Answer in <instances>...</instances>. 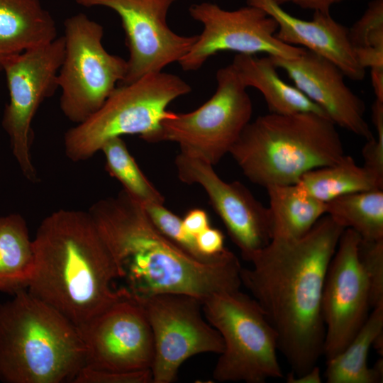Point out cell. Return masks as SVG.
<instances>
[{"label":"cell","instance_id":"obj_24","mask_svg":"<svg viewBox=\"0 0 383 383\" xmlns=\"http://www.w3.org/2000/svg\"><path fill=\"white\" fill-rule=\"evenodd\" d=\"M296 184L310 196L327 203L346 194L383 189V177L357 165L353 157L345 155L333 165L305 173Z\"/></svg>","mask_w":383,"mask_h":383},{"label":"cell","instance_id":"obj_6","mask_svg":"<svg viewBox=\"0 0 383 383\" xmlns=\"http://www.w3.org/2000/svg\"><path fill=\"white\" fill-rule=\"evenodd\" d=\"M191 91L190 85L178 75L163 71L118 85L97 111L66 131L65 155L79 162L94 156L113 138L138 135L145 140L172 115L167 106Z\"/></svg>","mask_w":383,"mask_h":383},{"label":"cell","instance_id":"obj_28","mask_svg":"<svg viewBox=\"0 0 383 383\" xmlns=\"http://www.w3.org/2000/svg\"><path fill=\"white\" fill-rule=\"evenodd\" d=\"M348 35L353 50L383 49V0L370 1Z\"/></svg>","mask_w":383,"mask_h":383},{"label":"cell","instance_id":"obj_19","mask_svg":"<svg viewBox=\"0 0 383 383\" xmlns=\"http://www.w3.org/2000/svg\"><path fill=\"white\" fill-rule=\"evenodd\" d=\"M57 38L55 21L40 0H0V72L8 58Z\"/></svg>","mask_w":383,"mask_h":383},{"label":"cell","instance_id":"obj_35","mask_svg":"<svg viewBox=\"0 0 383 383\" xmlns=\"http://www.w3.org/2000/svg\"><path fill=\"white\" fill-rule=\"evenodd\" d=\"M321 370L317 365L299 376L290 372L287 377L289 383H321Z\"/></svg>","mask_w":383,"mask_h":383},{"label":"cell","instance_id":"obj_7","mask_svg":"<svg viewBox=\"0 0 383 383\" xmlns=\"http://www.w3.org/2000/svg\"><path fill=\"white\" fill-rule=\"evenodd\" d=\"M202 303L206 319L224 345L213 368V379L264 383L283 377L277 333L252 296L238 289L215 294Z\"/></svg>","mask_w":383,"mask_h":383},{"label":"cell","instance_id":"obj_22","mask_svg":"<svg viewBox=\"0 0 383 383\" xmlns=\"http://www.w3.org/2000/svg\"><path fill=\"white\" fill-rule=\"evenodd\" d=\"M265 189L270 199L272 239L301 237L326 215V203L310 196L296 184Z\"/></svg>","mask_w":383,"mask_h":383},{"label":"cell","instance_id":"obj_32","mask_svg":"<svg viewBox=\"0 0 383 383\" xmlns=\"http://www.w3.org/2000/svg\"><path fill=\"white\" fill-rule=\"evenodd\" d=\"M199 251L208 257H215L223 252L224 235L218 228L209 227L196 236Z\"/></svg>","mask_w":383,"mask_h":383},{"label":"cell","instance_id":"obj_13","mask_svg":"<svg viewBox=\"0 0 383 383\" xmlns=\"http://www.w3.org/2000/svg\"><path fill=\"white\" fill-rule=\"evenodd\" d=\"M118 299L77 327L85 348V365L109 372L150 370L154 345L142 306L123 287Z\"/></svg>","mask_w":383,"mask_h":383},{"label":"cell","instance_id":"obj_8","mask_svg":"<svg viewBox=\"0 0 383 383\" xmlns=\"http://www.w3.org/2000/svg\"><path fill=\"white\" fill-rule=\"evenodd\" d=\"M216 77V90L206 102L189 113L172 112L145 141L173 142L180 152L217 165L250 122L252 104L231 64L219 69Z\"/></svg>","mask_w":383,"mask_h":383},{"label":"cell","instance_id":"obj_23","mask_svg":"<svg viewBox=\"0 0 383 383\" xmlns=\"http://www.w3.org/2000/svg\"><path fill=\"white\" fill-rule=\"evenodd\" d=\"M34 272L33 240L24 218L0 216V292L14 294L28 289Z\"/></svg>","mask_w":383,"mask_h":383},{"label":"cell","instance_id":"obj_14","mask_svg":"<svg viewBox=\"0 0 383 383\" xmlns=\"http://www.w3.org/2000/svg\"><path fill=\"white\" fill-rule=\"evenodd\" d=\"M177 0H75L82 6H102L120 17L128 49L127 72L118 85L162 72L187 53L198 35H181L171 30L167 16Z\"/></svg>","mask_w":383,"mask_h":383},{"label":"cell","instance_id":"obj_17","mask_svg":"<svg viewBox=\"0 0 383 383\" xmlns=\"http://www.w3.org/2000/svg\"><path fill=\"white\" fill-rule=\"evenodd\" d=\"M271 58L336 126L367 141L373 138L364 101L345 84V76L335 64L306 49L295 58Z\"/></svg>","mask_w":383,"mask_h":383},{"label":"cell","instance_id":"obj_18","mask_svg":"<svg viewBox=\"0 0 383 383\" xmlns=\"http://www.w3.org/2000/svg\"><path fill=\"white\" fill-rule=\"evenodd\" d=\"M270 16L277 24L276 38L300 47L335 64L350 79L362 80L366 70L358 63L348 35V28L335 20L330 12H313L310 20L294 16L274 0H246Z\"/></svg>","mask_w":383,"mask_h":383},{"label":"cell","instance_id":"obj_2","mask_svg":"<svg viewBox=\"0 0 383 383\" xmlns=\"http://www.w3.org/2000/svg\"><path fill=\"white\" fill-rule=\"evenodd\" d=\"M116 262L123 288L134 299L183 293L203 302L240 289L242 265L229 250L219 260L202 262L165 237L143 205L125 190L88 211Z\"/></svg>","mask_w":383,"mask_h":383},{"label":"cell","instance_id":"obj_10","mask_svg":"<svg viewBox=\"0 0 383 383\" xmlns=\"http://www.w3.org/2000/svg\"><path fill=\"white\" fill-rule=\"evenodd\" d=\"M64 52V38L60 36L12 56L1 65L9 92L2 126L22 174L31 182L38 180L30 150L32 122L40 104L59 88L57 75Z\"/></svg>","mask_w":383,"mask_h":383},{"label":"cell","instance_id":"obj_9","mask_svg":"<svg viewBox=\"0 0 383 383\" xmlns=\"http://www.w3.org/2000/svg\"><path fill=\"white\" fill-rule=\"evenodd\" d=\"M103 35V26L85 13L64 21L65 52L57 75L60 107L76 124L100 109L127 72V60L106 50Z\"/></svg>","mask_w":383,"mask_h":383},{"label":"cell","instance_id":"obj_36","mask_svg":"<svg viewBox=\"0 0 383 383\" xmlns=\"http://www.w3.org/2000/svg\"><path fill=\"white\" fill-rule=\"evenodd\" d=\"M370 76L375 99L383 101V68L371 69Z\"/></svg>","mask_w":383,"mask_h":383},{"label":"cell","instance_id":"obj_31","mask_svg":"<svg viewBox=\"0 0 383 383\" xmlns=\"http://www.w3.org/2000/svg\"><path fill=\"white\" fill-rule=\"evenodd\" d=\"M73 383H151L150 370L132 372H116L84 366Z\"/></svg>","mask_w":383,"mask_h":383},{"label":"cell","instance_id":"obj_34","mask_svg":"<svg viewBox=\"0 0 383 383\" xmlns=\"http://www.w3.org/2000/svg\"><path fill=\"white\" fill-rule=\"evenodd\" d=\"M279 5L292 4L302 9L321 12H330L331 9L338 4L354 0H274Z\"/></svg>","mask_w":383,"mask_h":383},{"label":"cell","instance_id":"obj_16","mask_svg":"<svg viewBox=\"0 0 383 383\" xmlns=\"http://www.w3.org/2000/svg\"><path fill=\"white\" fill-rule=\"evenodd\" d=\"M174 164L181 182L204 189L245 260L271 241L269 209L244 184L223 181L212 165L192 155L179 152Z\"/></svg>","mask_w":383,"mask_h":383},{"label":"cell","instance_id":"obj_4","mask_svg":"<svg viewBox=\"0 0 383 383\" xmlns=\"http://www.w3.org/2000/svg\"><path fill=\"white\" fill-rule=\"evenodd\" d=\"M0 304V381L72 382L85 365L77 326L27 289Z\"/></svg>","mask_w":383,"mask_h":383},{"label":"cell","instance_id":"obj_25","mask_svg":"<svg viewBox=\"0 0 383 383\" xmlns=\"http://www.w3.org/2000/svg\"><path fill=\"white\" fill-rule=\"evenodd\" d=\"M326 215L364 240L383 239V189L346 194L326 203Z\"/></svg>","mask_w":383,"mask_h":383},{"label":"cell","instance_id":"obj_1","mask_svg":"<svg viewBox=\"0 0 383 383\" xmlns=\"http://www.w3.org/2000/svg\"><path fill=\"white\" fill-rule=\"evenodd\" d=\"M345 228L322 216L305 235L272 238L240 270L277 335L278 350L295 376L316 365L323 353L322 295L331 260Z\"/></svg>","mask_w":383,"mask_h":383},{"label":"cell","instance_id":"obj_3","mask_svg":"<svg viewBox=\"0 0 383 383\" xmlns=\"http://www.w3.org/2000/svg\"><path fill=\"white\" fill-rule=\"evenodd\" d=\"M32 240L34 272L27 290L77 327L121 296L116 262L88 211L52 212Z\"/></svg>","mask_w":383,"mask_h":383},{"label":"cell","instance_id":"obj_33","mask_svg":"<svg viewBox=\"0 0 383 383\" xmlns=\"http://www.w3.org/2000/svg\"><path fill=\"white\" fill-rule=\"evenodd\" d=\"M182 223L186 231L194 236L211 226L207 213L201 209L189 210L184 218Z\"/></svg>","mask_w":383,"mask_h":383},{"label":"cell","instance_id":"obj_15","mask_svg":"<svg viewBox=\"0 0 383 383\" xmlns=\"http://www.w3.org/2000/svg\"><path fill=\"white\" fill-rule=\"evenodd\" d=\"M360 235L345 228L328 266L322 295L323 353H340L362 326L372 309L369 286L358 257Z\"/></svg>","mask_w":383,"mask_h":383},{"label":"cell","instance_id":"obj_11","mask_svg":"<svg viewBox=\"0 0 383 383\" xmlns=\"http://www.w3.org/2000/svg\"><path fill=\"white\" fill-rule=\"evenodd\" d=\"M135 299L142 306L152 331V383L175 382L182 365L196 355L223 352V339L203 318V303L199 298L161 293Z\"/></svg>","mask_w":383,"mask_h":383},{"label":"cell","instance_id":"obj_21","mask_svg":"<svg viewBox=\"0 0 383 383\" xmlns=\"http://www.w3.org/2000/svg\"><path fill=\"white\" fill-rule=\"evenodd\" d=\"M383 333V304L370 313L368 318L346 347L326 360L328 383H379L383 379V359L372 367L367 364L370 350L376 338Z\"/></svg>","mask_w":383,"mask_h":383},{"label":"cell","instance_id":"obj_5","mask_svg":"<svg viewBox=\"0 0 383 383\" xmlns=\"http://www.w3.org/2000/svg\"><path fill=\"white\" fill-rule=\"evenodd\" d=\"M229 154L250 182L265 188L295 184L305 173L345 155L336 126L314 113L260 116Z\"/></svg>","mask_w":383,"mask_h":383},{"label":"cell","instance_id":"obj_30","mask_svg":"<svg viewBox=\"0 0 383 383\" xmlns=\"http://www.w3.org/2000/svg\"><path fill=\"white\" fill-rule=\"evenodd\" d=\"M372 119L377 135L367 140L362 149L364 166L383 177V101L375 99Z\"/></svg>","mask_w":383,"mask_h":383},{"label":"cell","instance_id":"obj_29","mask_svg":"<svg viewBox=\"0 0 383 383\" xmlns=\"http://www.w3.org/2000/svg\"><path fill=\"white\" fill-rule=\"evenodd\" d=\"M358 257L368 283L372 309L383 304V239L360 238Z\"/></svg>","mask_w":383,"mask_h":383},{"label":"cell","instance_id":"obj_27","mask_svg":"<svg viewBox=\"0 0 383 383\" xmlns=\"http://www.w3.org/2000/svg\"><path fill=\"white\" fill-rule=\"evenodd\" d=\"M150 218L156 228L169 240L195 259L205 263L215 262L228 252L226 249L215 257H208L199 250L196 237L184 228L182 219L164 206V204L143 205Z\"/></svg>","mask_w":383,"mask_h":383},{"label":"cell","instance_id":"obj_12","mask_svg":"<svg viewBox=\"0 0 383 383\" xmlns=\"http://www.w3.org/2000/svg\"><path fill=\"white\" fill-rule=\"evenodd\" d=\"M191 17L200 22L203 30L196 41L178 62L185 72L196 71L211 56L223 51L284 59L297 57L305 49L285 44L275 33L277 24L261 9L248 5L226 10L204 1L189 8Z\"/></svg>","mask_w":383,"mask_h":383},{"label":"cell","instance_id":"obj_26","mask_svg":"<svg viewBox=\"0 0 383 383\" xmlns=\"http://www.w3.org/2000/svg\"><path fill=\"white\" fill-rule=\"evenodd\" d=\"M100 150L104 155L106 170L128 194L143 205L164 204V196L143 174L121 137L109 140Z\"/></svg>","mask_w":383,"mask_h":383},{"label":"cell","instance_id":"obj_20","mask_svg":"<svg viewBox=\"0 0 383 383\" xmlns=\"http://www.w3.org/2000/svg\"><path fill=\"white\" fill-rule=\"evenodd\" d=\"M243 84L262 94L270 113L289 115L325 113L296 87L285 82L270 56L236 54L231 63ZM327 117V116H326Z\"/></svg>","mask_w":383,"mask_h":383}]
</instances>
